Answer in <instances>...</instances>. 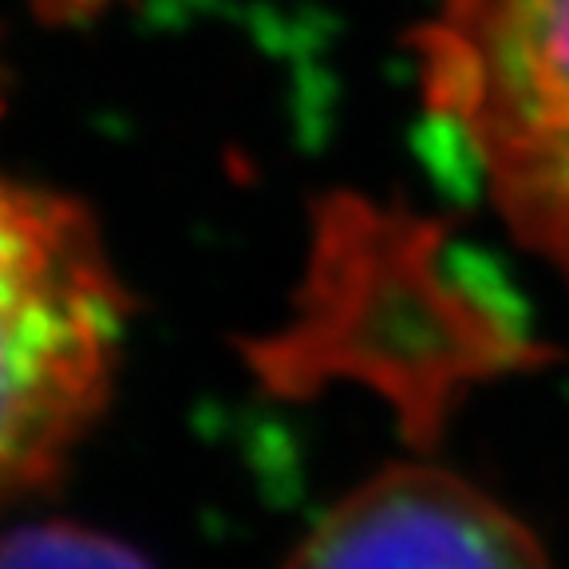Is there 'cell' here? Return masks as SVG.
Returning a JSON list of instances; mask_svg holds the SVG:
<instances>
[{
	"instance_id": "5b68a950",
	"label": "cell",
	"mask_w": 569,
	"mask_h": 569,
	"mask_svg": "<svg viewBox=\"0 0 569 569\" xmlns=\"http://www.w3.org/2000/svg\"><path fill=\"white\" fill-rule=\"evenodd\" d=\"M0 569H154L119 538L76 522H28L0 533Z\"/></svg>"
},
{
	"instance_id": "277c9868",
	"label": "cell",
	"mask_w": 569,
	"mask_h": 569,
	"mask_svg": "<svg viewBox=\"0 0 569 569\" xmlns=\"http://www.w3.org/2000/svg\"><path fill=\"white\" fill-rule=\"evenodd\" d=\"M284 569H558L538 533L482 487L391 462L305 533Z\"/></svg>"
},
{
	"instance_id": "6da1fadb",
	"label": "cell",
	"mask_w": 569,
	"mask_h": 569,
	"mask_svg": "<svg viewBox=\"0 0 569 569\" xmlns=\"http://www.w3.org/2000/svg\"><path fill=\"white\" fill-rule=\"evenodd\" d=\"M301 312L253 348L277 391H312L332 376L368 383L400 416L403 436L431 447L475 383L538 368L526 325L455 269L436 222L348 202L325 218Z\"/></svg>"
},
{
	"instance_id": "7a4b0ae2",
	"label": "cell",
	"mask_w": 569,
	"mask_h": 569,
	"mask_svg": "<svg viewBox=\"0 0 569 569\" xmlns=\"http://www.w3.org/2000/svg\"><path fill=\"white\" fill-rule=\"evenodd\" d=\"M123 340L127 293L91 213L0 170V510L88 436Z\"/></svg>"
},
{
	"instance_id": "3957f363",
	"label": "cell",
	"mask_w": 569,
	"mask_h": 569,
	"mask_svg": "<svg viewBox=\"0 0 569 569\" xmlns=\"http://www.w3.org/2000/svg\"><path fill=\"white\" fill-rule=\"evenodd\" d=\"M416 60L427 116L518 246L569 284V0H439Z\"/></svg>"
}]
</instances>
